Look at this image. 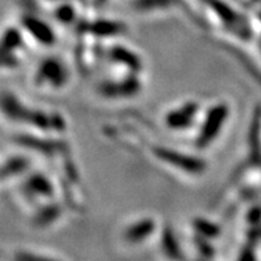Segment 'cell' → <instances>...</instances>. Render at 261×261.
<instances>
[{
	"label": "cell",
	"mask_w": 261,
	"mask_h": 261,
	"mask_svg": "<svg viewBox=\"0 0 261 261\" xmlns=\"http://www.w3.org/2000/svg\"><path fill=\"white\" fill-rule=\"evenodd\" d=\"M227 114H228V109L225 105L215 106L208 113L204 125H203L202 133L199 136V145L205 146L214 141V138L218 136L220 129H222L223 123L225 122Z\"/></svg>",
	"instance_id": "3"
},
{
	"label": "cell",
	"mask_w": 261,
	"mask_h": 261,
	"mask_svg": "<svg viewBox=\"0 0 261 261\" xmlns=\"http://www.w3.org/2000/svg\"><path fill=\"white\" fill-rule=\"evenodd\" d=\"M30 170V159L20 154L7 156L0 162V182L20 178Z\"/></svg>",
	"instance_id": "5"
},
{
	"label": "cell",
	"mask_w": 261,
	"mask_h": 261,
	"mask_svg": "<svg viewBox=\"0 0 261 261\" xmlns=\"http://www.w3.org/2000/svg\"><path fill=\"white\" fill-rule=\"evenodd\" d=\"M36 83L50 84L57 88V85H63L66 80V73L63 64L55 59H45L40 64L39 69L36 70Z\"/></svg>",
	"instance_id": "4"
},
{
	"label": "cell",
	"mask_w": 261,
	"mask_h": 261,
	"mask_svg": "<svg viewBox=\"0 0 261 261\" xmlns=\"http://www.w3.org/2000/svg\"><path fill=\"white\" fill-rule=\"evenodd\" d=\"M21 24H23L24 30L30 33L31 36L35 40L40 41L44 45H50L55 41V35L53 31L50 30L49 25H46L43 20L37 19V17L30 16L25 15L21 19Z\"/></svg>",
	"instance_id": "6"
},
{
	"label": "cell",
	"mask_w": 261,
	"mask_h": 261,
	"mask_svg": "<svg viewBox=\"0 0 261 261\" xmlns=\"http://www.w3.org/2000/svg\"><path fill=\"white\" fill-rule=\"evenodd\" d=\"M21 35L17 30L10 28L0 36V70L16 66L17 59L15 52L21 46Z\"/></svg>",
	"instance_id": "2"
},
{
	"label": "cell",
	"mask_w": 261,
	"mask_h": 261,
	"mask_svg": "<svg viewBox=\"0 0 261 261\" xmlns=\"http://www.w3.org/2000/svg\"><path fill=\"white\" fill-rule=\"evenodd\" d=\"M31 109L12 92L0 93V116L12 123H27Z\"/></svg>",
	"instance_id": "1"
},
{
	"label": "cell",
	"mask_w": 261,
	"mask_h": 261,
	"mask_svg": "<svg viewBox=\"0 0 261 261\" xmlns=\"http://www.w3.org/2000/svg\"><path fill=\"white\" fill-rule=\"evenodd\" d=\"M155 223L151 220H141L138 223H134L125 231V239L129 243H141L149 238L150 233L155 228Z\"/></svg>",
	"instance_id": "9"
},
{
	"label": "cell",
	"mask_w": 261,
	"mask_h": 261,
	"mask_svg": "<svg viewBox=\"0 0 261 261\" xmlns=\"http://www.w3.org/2000/svg\"><path fill=\"white\" fill-rule=\"evenodd\" d=\"M158 156L163 161H166L170 165L179 167V169H183L189 172H200L204 169V163H202L199 159H194L191 156L182 155V154H178V152L169 151L167 149H159L158 150Z\"/></svg>",
	"instance_id": "7"
},
{
	"label": "cell",
	"mask_w": 261,
	"mask_h": 261,
	"mask_svg": "<svg viewBox=\"0 0 261 261\" xmlns=\"http://www.w3.org/2000/svg\"><path fill=\"white\" fill-rule=\"evenodd\" d=\"M21 192L27 198H39V196L52 195V186L49 180L41 174H33L24 180L21 186Z\"/></svg>",
	"instance_id": "8"
},
{
	"label": "cell",
	"mask_w": 261,
	"mask_h": 261,
	"mask_svg": "<svg viewBox=\"0 0 261 261\" xmlns=\"http://www.w3.org/2000/svg\"><path fill=\"white\" fill-rule=\"evenodd\" d=\"M195 105H187L183 106V109L178 110V112H172L169 114V125L172 127H182V126H187L191 121L194 113H195Z\"/></svg>",
	"instance_id": "10"
},
{
	"label": "cell",
	"mask_w": 261,
	"mask_h": 261,
	"mask_svg": "<svg viewBox=\"0 0 261 261\" xmlns=\"http://www.w3.org/2000/svg\"><path fill=\"white\" fill-rule=\"evenodd\" d=\"M12 261H61L55 256L46 255L43 252L32 251V249H19L13 253Z\"/></svg>",
	"instance_id": "11"
}]
</instances>
